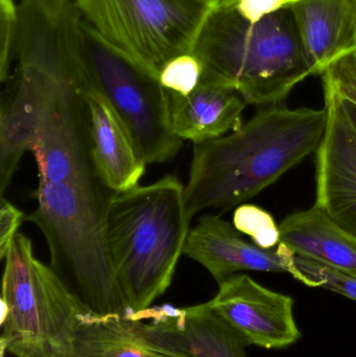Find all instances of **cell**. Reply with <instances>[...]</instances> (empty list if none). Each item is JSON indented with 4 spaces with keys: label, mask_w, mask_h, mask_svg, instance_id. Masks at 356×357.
I'll return each mask as SVG.
<instances>
[{
    "label": "cell",
    "mask_w": 356,
    "mask_h": 357,
    "mask_svg": "<svg viewBox=\"0 0 356 357\" xmlns=\"http://www.w3.org/2000/svg\"><path fill=\"white\" fill-rule=\"evenodd\" d=\"M56 357H189L148 331L133 314H77Z\"/></svg>",
    "instance_id": "cell-12"
},
{
    "label": "cell",
    "mask_w": 356,
    "mask_h": 357,
    "mask_svg": "<svg viewBox=\"0 0 356 357\" xmlns=\"http://www.w3.org/2000/svg\"><path fill=\"white\" fill-rule=\"evenodd\" d=\"M1 302L2 349L15 357H56L85 307L19 233L4 258Z\"/></svg>",
    "instance_id": "cell-6"
},
{
    "label": "cell",
    "mask_w": 356,
    "mask_h": 357,
    "mask_svg": "<svg viewBox=\"0 0 356 357\" xmlns=\"http://www.w3.org/2000/svg\"><path fill=\"white\" fill-rule=\"evenodd\" d=\"M292 276L307 287H321L356 301V273L295 255Z\"/></svg>",
    "instance_id": "cell-17"
},
{
    "label": "cell",
    "mask_w": 356,
    "mask_h": 357,
    "mask_svg": "<svg viewBox=\"0 0 356 357\" xmlns=\"http://www.w3.org/2000/svg\"><path fill=\"white\" fill-rule=\"evenodd\" d=\"M208 1H210L211 3H215V2L219 1V0H208Z\"/></svg>",
    "instance_id": "cell-25"
},
{
    "label": "cell",
    "mask_w": 356,
    "mask_h": 357,
    "mask_svg": "<svg viewBox=\"0 0 356 357\" xmlns=\"http://www.w3.org/2000/svg\"><path fill=\"white\" fill-rule=\"evenodd\" d=\"M355 16H356V0H355Z\"/></svg>",
    "instance_id": "cell-26"
},
{
    "label": "cell",
    "mask_w": 356,
    "mask_h": 357,
    "mask_svg": "<svg viewBox=\"0 0 356 357\" xmlns=\"http://www.w3.org/2000/svg\"><path fill=\"white\" fill-rule=\"evenodd\" d=\"M290 3L288 0H235V8L251 22L263 20Z\"/></svg>",
    "instance_id": "cell-23"
},
{
    "label": "cell",
    "mask_w": 356,
    "mask_h": 357,
    "mask_svg": "<svg viewBox=\"0 0 356 357\" xmlns=\"http://www.w3.org/2000/svg\"><path fill=\"white\" fill-rule=\"evenodd\" d=\"M26 218L25 214L19 210L10 202L1 197L0 208V258L4 260L8 250L12 247L15 238L18 235L23 220Z\"/></svg>",
    "instance_id": "cell-22"
},
{
    "label": "cell",
    "mask_w": 356,
    "mask_h": 357,
    "mask_svg": "<svg viewBox=\"0 0 356 357\" xmlns=\"http://www.w3.org/2000/svg\"><path fill=\"white\" fill-rule=\"evenodd\" d=\"M327 110L263 107L238 131L194 144L184 189L190 218L205 209H229L279 180L317 152Z\"/></svg>",
    "instance_id": "cell-2"
},
{
    "label": "cell",
    "mask_w": 356,
    "mask_h": 357,
    "mask_svg": "<svg viewBox=\"0 0 356 357\" xmlns=\"http://www.w3.org/2000/svg\"><path fill=\"white\" fill-rule=\"evenodd\" d=\"M183 254L202 264L217 283L240 271L291 275L294 271L295 254L286 245L263 249L246 241L234 225L210 214L190 229Z\"/></svg>",
    "instance_id": "cell-10"
},
{
    "label": "cell",
    "mask_w": 356,
    "mask_h": 357,
    "mask_svg": "<svg viewBox=\"0 0 356 357\" xmlns=\"http://www.w3.org/2000/svg\"><path fill=\"white\" fill-rule=\"evenodd\" d=\"M324 91H327V90H324ZM330 93H332V92H330ZM332 94L336 96L341 108H342L343 112H344L345 116L347 117L349 123H350V125L353 126V129H355L356 132V105L351 102L350 100L339 98V96H336L334 93Z\"/></svg>",
    "instance_id": "cell-24"
},
{
    "label": "cell",
    "mask_w": 356,
    "mask_h": 357,
    "mask_svg": "<svg viewBox=\"0 0 356 357\" xmlns=\"http://www.w3.org/2000/svg\"><path fill=\"white\" fill-rule=\"evenodd\" d=\"M184 189L179 178L169 175L115 192L109 204L107 247L132 314L150 310L171 287L192 220Z\"/></svg>",
    "instance_id": "cell-4"
},
{
    "label": "cell",
    "mask_w": 356,
    "mask_h": 357,
    "mask_svg": "<svg viewBox=\"0 0 356 357\" xmlns=\"http://www.w3.org/2000/svg\"><path fill=\"white\" fill-rule=\"evenodd\" d=\"M86 73L127 130L146 165L164 163L182 148L171 129L169 91L144 65L100 37L83 19Z\"/></svg>",
    "instance_id": "cell-5"
},
{
    "label": "cell",
    "mask_w": 356,
    "mask_h": 357,
    "mask_svg": "<svg viewBox=\"0 0 356 357\" xmlns=\"http://www.w3.org/2000/svg\"><path fill=\"white\" fill-rule=\"evenodd\" d=\"M288 6L311 75H323L356 50L355 0H295Z\"/></svg>",
    "instance_id": "cell-13"
},
{
    "label": "cell",
    "mask_w": 356,
    "mask_h": 357,
    "mask_svg": "<svg viewBox=\"0 0 356 357\" xmlns=\"http://www.w3.org/2000/svg\"><path fill=\"white\" fill-rule=\"evenodd\" d=\"M233 225L263 249H273L280 243L279 227L273 216L257 206H240L234 212Z\"/></svg>",
    "instance_id": "cell-18"
},
{
    "label": "cell",
    "mask_w": 356,
    "mask_h": 357,
    "mask_svg": "<svg viewBox=\"0 0 356 357\" xmlns=\"http://www.w3.org/2000/svg\"><path fill=\"white\" fill-rule=\"evenodd\" d=\"M173 133L194 144L223 137L242 128V112L248 106L235 90L215 84L200 83L188 94L169 91Z\"/></svg>",
    "instance_id": "cell-14"
},
{
    "label": "cell",
    "mask_w": 356,
    "mask_h": 357,
    "mask_svg": "<svg viewBox=\"0 0 356 357\" xmlns=\"http://www.w3.org/2000/svg\"><path fill=\"white\" fill-rule=\"evenodd\" d=\"M327 123L316 158V206L356 237V132L334 94L324 91Z\"/></svg>",
    "instance_id": "cell-9"
},
{
    "label": "cell",
    "mask_w": 356,
    "mask_h": 357,
    "mask_svg": "<svg viewBox=\"0 0 356 357\" xmlns=\"http://www.w3.org/2000/svg\"><path fill=\"white\" fill-rule=\"evenodd\" d=\"M279 230L280 243L295 255L356 273V237L318 206L291 214Z\"/></svg>",
    "instance_id": "cell-16"
},
{
    "label": "cell",
    "mask_w": 356,
    "mask_h": 357,
    "mask_svg": "<svg viewBox=\"0 0 356 357\" xmlns=\"http://www.w3.org/2000/svg\"><path fill=\"white\" fill-rule=\"evenodd\" d=\"M322 77L324 90L356 105V50L334 61Z\"/></svg>",
    "instance_id": "cell-20"
},
{
    "label": "cell",
    "mask_w": 356,
    "mask_h": 357,
    "mask_svg": "<svg viewBox=\"0 0 356 357\" xmlns=\"http://www.w3.org/2000/svg\"><path fill=\"white\" fill-rule=\"evenodd\" d=\"M18 23V3L15 0H0V79H8L14 52Z\"/></svg>",
    "instance_id": "cell-21"
},
{
    "label": "cell",
    "mask_w": 356,
    "mask_h": 357,
    "mask_svg": "<svg viewBox=\"0 0 356 357\" xmlns=\"http://www.w3.org/2000/svg\"><path fill=\"white\" fill-rule=\"evenodd\" d=\"M207 304L250 346L282 349L301 339L293 298L263 287L248 275L235 274L222 281Z\"/></svg>",
    "instance_id": "cell-8"
},
{
    "label": "cell",
    "mask_w": 356,
    "mask_h": 357,
    "mask_svg": "<svg viewBox=\"0 0 356 357\" xmlns=\"http://www.w3.org/2000/svg\"><path fill=\"white\" fill-rule=\"evenodd\" d=\"M192 54L203 66L200 83L238 91L248 105L281 104L311 75L290 6L251 22L235 0L211 6Z\"/></svg>",
    "instance_id": "cell-3"
},
{
    "label": "cell",
    "mask_w": 356,
    "mask_h": 357,
    "mask_svg": "<svg viewBox=\"0 0 356 357\" xmlns=\"http://www.w3.org/2000/svg\"><path fill=\"white\" fill-rule=\"evenodd\" d=\"M0 111V193L25 152L38 167V201L26 216L49 249L52 270L89 312L131 314L106 241L113 192L96 167L79 42L37 29L17 39Z\"/></svg>",
    "instance_id": "cell-1"
},
{
    "label": "cell",
    "mask_w": 356,
    "mask_h": 357,
    "mask_svg": "<svg viewBox=\"0 0 356 357\" xmlns=\"http://www.w3.org/2000/svg\"><path fill=\"white\" fill-rule=\"evenodd\" d=\"M86 100L92 152L100 177L113 192L135 188L144 177L146 162L108 102L94 91L88 92Z\"/></svg>",
    "instance_id": "cell-15"
},
{
    "label": "cell",
    "mask_w": 356,
    "mask_h": 357,
    "mask_svg": "<svg viewBox=\"0 0 356 357\" xmlns=\"http://www.w3.org/2000/svg\"><path fill=\"white\" fill-rule=\"evenodd\" d=\"M152 335L189 357H247L248 342L208 304L164 305L133 314Z\"/></svg>",
    "instance_id": "cell-11"
},
{
    "label": "cell",
    "mask_w": 356,
    "mask_h": 357,
    "mask_svg": "<svg viewBox=\"0 0 356 357\" xmlns=\"http://www.w3.org/2000/svg\"><path fill=\"white\" fill-rule=\"evenodd\" d=\"M84 21L108 43L159 77L192 54L210 10L208 0H75Z\"/></svg>",
    "instance_id": "cell-7"
},
{
    "label": "cell",
    "mask_w": 356,
    "mask_h": 357,
    "mask_svg": "<svg viewBox=\"0 0 356 357\" xmlns=\"http://www.w3.org/2000/svg\"><path fill=\"white\" fill-rule=\"evenodd\" d=\"M288 1L292 2V1H295V0H288Z\"/></svg>",
    "instance_id": "cell-27"
},
{
    "label": "cell",
    "mask_w": 356,
    "mask_h": 357,
    "mask_svg": "<svg viewBox=\"0 0 356 357\" xmlns=\"http://www.w3.org/2000/svg\"><path fill=\"white\" fill-rule=\"evenodd\" d=\"M203 75V66L192 54H183L165 65L159 75V81L169 91L180 96L192 93Z\"/></svg>",
    "instance_id": "cell-19"
}]
</instances>
